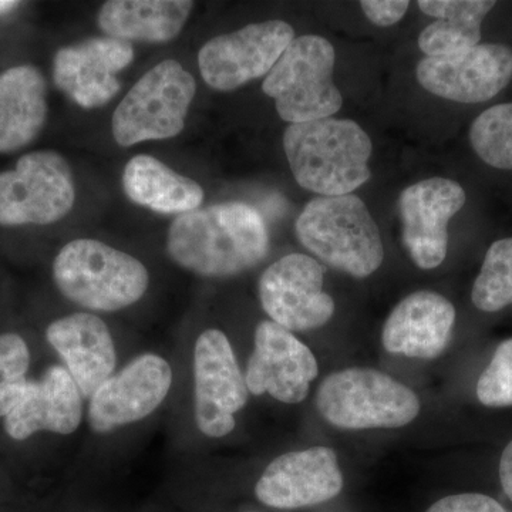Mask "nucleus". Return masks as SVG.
I'll return each instance as SVG.
<instances>
[{
    "instance_id": "nucleus-26",
    "label": "nucleus",
    "mask_w": 512,
    "mask_h": 512,
    "mask_svg": "<svg viewBox=\"0 0 512 512\" xmlns=\"http://www.w3.org/2000/svg\"><path fill=\"white\" fill-rule=\"evenodd\" d=\"M470 143L485 164L512 171V103L483 111L471 124Z\"/></svg>"
},
{
    "instance_id": "nucleus-7",
    "label": "nucleus",
    "mask_w": 512,
    "mask_h": 512,
    "mask_svg": "<svg viewBox=\"0 0 512 512\" xmlns=\"http://www.w3.org/2000/svg\"><path fill=\"white\" fill-rule=\"evenodd\" d=\"M195 90L194 77L180 63H158L131 87L114 111V140L121 147H131L178 136L184 130Z\"/></svg>"
},
{
    "instance_id": "nucleus-28",
    "label": "nucleus",
    "mask_w": 512,
    "mask_h": 512,
    "mask_svg": "<svg viewBox=\"0 0 512 512\" xmlns=\"http://www.w3.org/2000/svg\"><path fill=\"white\" fill-rule=\"evenodd\" d=\"M477 397L487 407H512V339L495 350L490 365L478 379Z\"/></svg>"
},
{
    "instance_id": "nucleus-29",
    "label": "nucleus",
    "mask_w": 512,
    "mask_h": 512,
    "mask_svg": "<svg viewBox=\"0 0 512 512\" xmlns=\"http://www.w3.org/2000/svg\"><path fill=\"white\" fill-rule=\"evenodd\" d=\"M426 512H510L494 498L483 494H458L441 498Z\"/></svg>"
},
{
    "instance_id": "nucleus-21",
    "label": "nucleus",
    "mask_w": 512,
    "mask_h": 512,
    "mask_svg": "<svg viewBox=\"0 0 512 512\" xmlns=\"http://www.w3.org/2000/svg\"><path fill=\"white\" fill-rule=\"evenodd\" d=\"M47 119L46 80L30 64L0 74V153L32 143Z\"/></svg>"
},
{
    "instance_id": "nucleus-1",
    "label": "nucleus",
    "mask_w": 512,
    "mask_h": 512,
    "mask_svg": "<svg viewBox=\"0 0 512 512\" xmlns=\"http://www.w3.org/2000/svg\"><path fill=\"white\" fill-rule=\"evenodd\" d=\"M264 218L244 202H224L178 215L167 235L175 264L208 278L248 271L268 254Z\"/></svg>"
},
{
    "instance_id": "nucleus-3",
    "label": "nucleus",
    "mask_w": 512,
    "mask_h": 512,
    "mask_svg": "<svg viewBox=\"0 0 512 512\" xmlns=\"http://www.w3.org/2000/svg\"><path fill=\"white\" fill-rule=\"evenodd\" d=\"M295 229L303 247L355 278H366L383 264L379 227L356 195L315 198L299 215Z\"/></svg>"
},
{
    "instance_id": "nucleus-10",
    "label": "nucleus",
    "mask_w": 512,
    "mask_h": 512,
    "mask_svg": "<svg viewBox=\"0 0 512 512\" xmlns=\"http://www.w3.org/2000/svg\"><path fill=\"white\" fill-rule=\"evenodd\" d=\"M195 421L212 439L235 429V413L244 409L249 390L234 349L224 332L207 329L195 343Z\"/></svg>"
},
{
    "instance_id": "nucleus-18",
    "label": "nucleus",
    "mask_w": 512,
    "mask_h": 512,
    "mask_svg": "<svg viewBox=\"0 0 512 512\" xmlns=\"http://www.w3.org/2000/svg\"><path fill=\"white\" fill-rule=\"evenodd\" d=\"M82 397L66 367L50 366L39 380H29L25 396L5 417V431L18 441L39 431L72 434L82 423Z\"/></svg>"
},
{
    "instance_id": "nucleus-14",
    "label": "nucleus",
    "mask_w": 512,
    "mask_h": 512,
    "mask_svg": "<svg viewBox=\"0 0 512 512\" xmlns=\"http://www.w3.org/2000/svg\"><path fill=\"white\" fill-rule=\"evenodd\" d=\"M318 373L316 357L305 343L272 320L259 323L245 375L249 393H268L286 404L301 403Z\"/></svg>"
},
{
    "instance_id": "nucleus-19",
    "label": "nucleus",
    "mask_w": 512,
    "mask_h": 512,
    "mask_svg": "<svg viewBox=\"0 0 512 512\" xmlns=\"http://www.w3.org/2000/svg\"><path fill=\"white\" fill-rule=\"evenodd\" d=\"M454 322L456 309L448 299L436 292H414L384 323V349L413 359H436L450 342Z\"/></svg>"
},
{
    "instance_id": "nucleus-32",
    "label": "nucleus",
    "mask_w": 512,
    "mask_h": 512,
    "mask_svg": "<svg viewBox=\"0 0 512 512\" xmlns=\"http://www.w3.org/2000/svg\"><path fill=\"white\" fill-rule=\"evenodd\" d=\"M20 2H15V0H0V15L2 13H8L10 10L18 8Z\"/></svg>"
},
{
    "instance_id": "nucleus-11",
    "label": "nucleus",
    "mask_w": 512,
    "mask_h": 512,
    "mask_svg": "<svg viewBox=\"0 0 512 512\" xmlns=\"http://www.w3.org/2000/svg\"><path fill=\"white\" fill-rule=\"evenodd\" d=\"M325 268L311 256L286 255L259 279V299L272 322L303 332L320 328L335 313V302L323 292Z\"/></svg>"
},
{
    "instance_id": "nucleus-2",
    "label": "nucleus",
    "mask_w": 512,
    "mask_h": 512,
    "mask_svg": "<svg viewBox=\"0 0 512 512\" xmlns=\"http://www.w3.org/2000/svg\"><path fill=\"white\" fill-rule=\"evenodd\" d=\"M284 150L296 183L320 197L349 195L369 181L372 140L353 120L291 124Z\"/></svg>"
},
{
    "instance_id": "nucleus-12",
    "label": "nucleus",
    "mask_w": 512,
    "mask_h": 512,
    "mask_svg": "<svg viewBox=\"0 0 512 512\" xmlns=\"http://www.w3.org/2000/svg\"><path fill=\"white\" fill-rule=\"evenodd\" d=\"M424 90L457 103L477 104L493 99L512 80V49L484 43L443 57H426L417 64Z\"/></svg>"
},
{
    "instance_id": "nucleus-13",
    "label": "nucleus",
    "mask_w": 512,
    "mask_h": 512,
    "mask_svg": "<svg viewBox=\"0 0 512 512\" xmlns=\"http://www.w3.org/2000/svg\"><path fill=\"white\" fill-rule=\"evenodd\" d=\"M173 370L164 357L146 353L131 360L90 397L89 423L99 434L146 419L164 402Z\"/></svg>"
},
{
    "instance_id": "nucleus-22",
    "label": "nucleus",
    "mask_w": 512,
    "mask_h": 512,
    "mask_svg": "<svg viewBox=\"0 0 512 512\" xmlns=\"http://www.w3.org/2000/svg\"><path fill=\"white\" fill-rule=\"evenodd\" d=\"M192 8L190 0H110L101 6L97 22L113 39L170 42L180 35Z\"/></svg>"
},
{
    "instance_id": "nucleus-25",
    "label": "nucleus",
    "mask_w": 512,
    "mask_h": 512,
    "mask_svg": "<svg viewBox=\"0 0 512 512\" xmlns=\"http://www.w3.org/2000/svg\"><path fill=\"white\" fill-rule=\"evenodd\" d=\"M471 299L483 312H498L512 305V237L488 248Z\"/></svg>"
},
{
    "instance_id": "nucleus-31",
    "label": "nucleus",
    "mask_w": 512,
    "mask_h": 512,
    "mask_svg": "<svg viewBox=\"0 0 512 512\" xmlns=\"http://www.w3.org/2000/svg\"><path fill=\"white\" fill-rule=\"evenodd\" d=\"M500 480L504 493L512 501V441L505 447L500 461Z\"/></svg>"
},
{
    "instance_id": "nucleus-4",
    "label": "nucleus",
    "mask_w": 512,
    "mask_h": 512,
    "mask_svg": "<svg viewBox=\"0 0 512 512\" xmlns=\"http://www.w3.org/2000/svg\"><path fill=\"white\" fill-rule=\"evenodd\" d=\"M53 278L64 298L101 312L134 305L150 284L147 268L137 258L94 239L64 245L53 262Z\"/></svg>"
},
{
    "instance_id": "nucleus-5",
    "label": "nucleus",
    "mask_w": 512,
    "mask_h": 512,
    "mask_svg": "<svg viewBox=\"0 0 512 512\" xmlns=\"http://www.w3.org/2000/svg\"><path fill=\"white\" fill-rule=\"evenodd\" d=\"M316 409L339 429H396L419 416L420 400L409 387L379 370L352 367L323 380Z\"/></svg>"
},
{
    "instance_id": "nucleus-30",
    "label": "nucleus",
    "mask_w": 512,
    "mask_h": 512,
    "mask_svg": "<svg viewBox=\"0 0 512 512\" xmlns=\"http://www.w3.org/2000/svg\"><path fill=\"white\" fill-rule=\"evenodd\" d=\"M360 6L370 22L380 28H389L402 20L410 3L407 0H363Z\"/></svg>"
},
{
    "instance_id": "nucleus-6",
    "label": "nucleus",
    "mask_w": 512,
    "mask_h": 512,
    "mask_svg": "<svg viewBox=\"0 0 512 512\" xmlns=\"http://www.w3.org/2000/svg\"><path fill=\"white\" fill-rule=\"evenodd\" d=\"M335 62V49L325 37L292 40L262 83L282 120L298 124L328 119L342 109V93L333 83Z\"/></svg>"
},
{
    "instance_id": "nucleus-16",
    "label": "nucleus",
    "mask_w": 512,
    "mask_h": 512,
    "mask_svg": "<svg viewBox=\"0 0 512 512\" xmlns=\"http://www.w3.org/2000/svg\"><path fill=\"white\" fill-rule=\"evenodd\" d=\"M342 488L335 451L312 447L275 458L256 483L255 494L268 507L296 510L333 500Z\"/></svg>"
},
{
    "instance_id": "nucleus-20",
    "label": "nucleus",
    "mask_w": 512,
    "mask_h": 512,
    "mask_svg": "<svg viewBox=\"0 0 512 512\" xmlns=\"http://www.w3.org/2000/svg\"><path fill=\"white\" fill-rule=\"evenodd\" d=\"M46 339L62 357L83 397H92L113 376L116 348L99 316L74 313L57 319L47 328Z\"/></svg>"
},
{
    "instance_id": "nucleus-15",
    "label": "nucleus",
    "mask_w": 512,
    "mask_h": 512,
    "mask_svg": "<svg viewBox=\"0 0 512 512\" xmlns=\"http://www.w3.org/2000/svg\"><path fill=\"white\" fill-rule=\"evenodd\" d=\"M460 184L436 177L410 185L400 194L403 244L414 264L434 269L447 255L448 222L466 205Z\"/></svg>"
},
{
    "instance_id": "nucleus-27",
    "label": "nucleus",
    "mask_w": 512,
    "mask_h": 512,
    "mask_svg": "<svg viewBox=\"0 0 512 512\" xmlns=\"http://www.w3.org/2000/svg\"><path fill=\"white\" fill-rule=\"evenodd\" d=\"M30 366L28 343L16 333L0 335V417H6L25 396Z\"/></svg>"
},
{
    "instance_id": "nucleus-9",
    "label": "nucleus",
    "mask_w": 512,
    "mask_h": 512,
    "mask_svg": "<svg viewBox=\"0 0 512 512\" xmlns=\"http://www.w3.org/2000/svg\"><path fill=\"white\" fill-rule=\"evenodd\" d=\"M295 39L284 20L255 23L229 35L214 37L201 47L202 79L218 92H231L271 72Z\"/></svg>"
},
{
    "instance_id": "nucleus-17",
    "label": "nucleus",
    "mask_w": 512,
    "mask_h": 512,
    "mask_svg": "<svg viewBox=\"0 0 512 512\" xmlns=\"http://www.w3.org/2000/svg\"><path fill=\"white\" fill-rule=\"evenodd\" d=\"M134 59L131 43L113 37H93L56 53L53 79L57 89L83 109H96L120 92L117 74Z\"/></svg>"
},
{
    "instance_id": "nucleus-24",
    "label": "nucleus",
    "mask_w": 512,
    "mask_h": 512,
    "mask_svg": "<svg viewBox=\"0 0 512 512\" xmlns=\"http://www.w3.org/2000/svg\"><path fill=\"white\" fill-rule=\"evenodd\" d=\"M421 12L436 18L419 36L427 57H443L480 45L481 25L495 2L491 0H420Z\"/></svg>"
},
{
    "instance_id": "nucleus-8",
    "label": "nucleus",
    "mask_w": 512,
    "mask_h": 512,
    "mask_svg": "<svg viewBox=\"0 0 512 512\" xmlns=\"http://www.w3.org/2000/svg\"><path fill=\"white\" fill-rule=\"evenodd\" d=\"M76 188L69 164L55 151L20 157L0 173V225H49L72 211Z\"/></svg>"
},
{
    "instance_id": "nucleus-23",
    "label": "nucleus",
    "mask_w": 512,
    "mask_h": 512,
    "mask_svg": "<svg viewBox=\"0 0 512 512\" xmlns=\"http://www.w3.org/2000/svg\"><path fill=\"white\" fill-rule=\"evenodd\" d=\"M123 188L131 201L160 214H187L198 210L204 201L200 184L151 156H136L128 161Z\"/></svg>"
}]
</instances>
